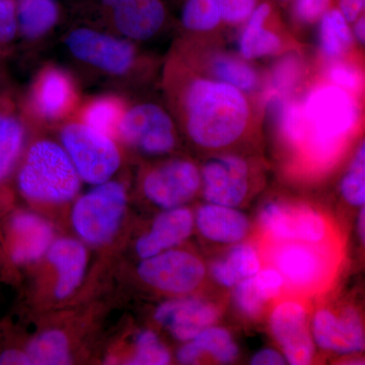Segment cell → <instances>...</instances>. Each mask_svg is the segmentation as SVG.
Masks as SVG:
<instances>
[{
    "instance_id": "cell-1",
    "label": "cell",
    "mask_w": 365,
    "mask_h": 365,
    "mask_svg": "<svg viewBox=\"0 0 365 365\" xmlns=\"http://www.w3.org/2000/svg\"><path fill=\"white\" fill-rule=\"evenodd\" d=\"M185 109L190 137L209 150L235 143L251 118L244 93L217 79H194L185 96Z\"/></svg>"
},
{
    "instance_id": "cell-2",
    "label": "cell",
    "mask_w": 365,
    "mask_h": 365,
    "mask_svg": "<svg viewBox=\"0 0 365 365\" xmlns=\"http://www.w3.org/2000/svg\"><path fill=\"white\" fill-rule=\"evenodd\" d=\"M302 105V145L319 160H328L351 133L359 120L356 102L339 86L322 85L307 93Z\"/></svg>"
},
{
    "instance_id": "cell-3",
    "label": "cell",
    "mask_w": 365,
    "mask_h": 365,
    "mask_svg": "<svg viewBox=\"0 0 365 365\" xmlns=\"http://www.w3.org/2000/svg\"><path fill=\"white\" fill-rule=\"evenodd\" d=\"M18 182L26 199L39 203H66L81 189V178L66 150L46 140L29 150Z\"/></svg>"
},
{
    "instance_id": "cell-4",
    "label": "cell",
    "mask_w": 365,
    "mask_h": 365,
    "mask_svg": "<svg viewBox=\"0 0 365 365\" xmlns=\"http://www.w3.org/2000/svg\"><path fill=\"white\" fill-rule=\"evenodd\" d=\"M126 203V191L119 182L97 185L74 204L71 213L74 230L90 245L107 244L119 230Z\"/></svg>"
},
{
    "instance_id": "cell-5",
    "label": "cell",
    "mask_w": 365,
    "mask_h": 365,
    "mask_svg": "<svg viewBox=\"0 0 365 365\" xmlns=\"http://www.w3.org/2000/svg\"><path fill=\"white\" fill-rule=\"evenodd\" d=\"M62 143L81 180L91 185L109 181L119 168V150L111 137L86 124H71L63 129Z\"/></svg>"
},
{
    "instance_id": "cell-6",
    "label": "cell",
    "mask_w": 365,
    "mask_h": 365,
    "mask_svg": "<svg viewBox=\"0 0 365 365\" xmlns=\"http://www.w3.org/2000/svg\"><path fill=\"white\" fill-rule=\"evenodd\" d=\"M205 267L196 256L181 250H168L143 259L138 274L144 282L163 292L186 294L205 277Z\"/></svg>"
},
{
    "instance_id": "cell-7",
    "label": "cell",
    "mask_w": 365,
    "mask_h": 365,
    "mask_svg": "<svg viewBox=\"0 0 365 365\" xmlns=\"http://www.w3.org/2000/svg\"><path fill=\"white\" fill-rule=\"evenodd\" d=\"M260 223L274 240L319 244L328 237L329 225L318 211L304 205L271 202L262 209Z\"/></svg>"
},
{
    "instance_id": "cell-8",
    "label": "cell",
    "mask_w": 365,
    "mask_h": 365,
    "mask_svg": "<svg viewBox=\"0 0 365 365\" xmlns=\"http://www.w3.org/2000/svg\"><path fill=\"white\" fill-rule=\"evenodd\" d=\"M274 268L295 289H311L321 284L329 270L328 253L318 244L281 242L270 253Z\"/></svg>"
},
{
    "instance_id": "cell-9",
    "label": "cell",
    "mask_w": 365,
    "mask_h": 365,
    "mask_svg": "<svg viewBox=\"0 0 365 365\" xmlns=\"http://www.w3.org/2000/svg\"><path fill=\"white\" fill-rule=\"evenodd\" d=\"M118 132L127 143L151 155L168 153L176 143L169 115L153 104L132 108L122 118Z\"/></svg>"
},
{
    "instance_id": "cell-10",
    "label": "cell",
    "mask_w": 365,
    "mask_h": 365,
    "mask_svg": "<svg viewBox=\"0 0 365 365\" xmlns=\"http://www.w3.org/2000/svg\"><path fill=\"white\" fill-rule=\"evenodd\" d=\"M200 184V174L193 163L174 160L151 170L144 180L143 191L155 205L172 209L191 200Z\"/></svg>"
},
{
    "instance_id": "cell-11",
    "label": "cell",
    "mask_w": 365,
    "mask_h": 365,
    "mask_svg": "<svg viewBox=\"0 0 365 365\" xmlns=\"http://www.w3.org/2000/svg\"><path fill=\"white\" fill-rule=\"evenodd\" d=\"M66 42L74 56L111 73H124L133 63V46L104 34L81 29L72 32Z\"/></svg>"
},
{
    "instance_id": "cell-12",
    "label": "cell",
    "mask_w": 365,
    "mask_h": 365,
    "mask_svg": "<svg viewBox=\"0 0 365 365\" xmlns=\"http://www.w3.org/2000/svg\"><path fill=\"white\" fill-rule=\"evenodd\" d=\"M274 338L292 365L309 364L314 356V341L307 327V311L297 302H285L274 309L270 318Z\"/></svg>"
},
{
    "instance_id": "cell-13",
    "label": "cell",
    "mask_w": 365,
    "mask_h": 365,
    "mask_svg": "<svg viewBox=\"0 0 365 365\" xmlns=\"http://www.w3.org/2000/svg\"><path fill=\"white\" fill-rule=\"evenodd\" d=\"M201 179L208 203L237 207L248 193V165L235 155L209 160L204 165Z\"/></svg>"
},
{
    "instance_id": "cell-14",
    "label": "cell",
    "mask_w": 365,
    "mask_h": 365,
    "mask_svg": "<svg viewBox=\"0 0 365 365\" xmlns=\"http://www.w3.org/2000/svg\"><path fill=\"white\" fill-rule=\"evenodd\" d=\"M314 342L340 354L364 351V331L359 314L352 307L335 314L330 309H319L313 321Z\"/></svg>"
},
{
    "instance_id": "cell-15",
    "label": "cell",
    "mask_w": 365,
    "mask_h": 365,
    "mask_svg": "<svg viewBox=\"0 0 365 365\" xmlns=\"http://www.w3.org/2000/svg\"><path fill=\"white\" fill-rule=\"evenodd\" d=\"M49 222L35 213L20 211L11 218L7 242L11 261L19 265L31 264L47 254L54 242Z\"/></svg>"
},
{
    "instance_id": "cell-16",
    "label": "cell",
    "mask_w": 365,
    "mask_h": 365,
    "mask_svg": "<svg viewBox=\"0 0 365 365\" xmlns=\"http://www.w3.org/2000/svg\"><path fill=\"white\" fill-rule=\"evenodd\" d=\"M217 311L204 300L182 297L163 302L158 307L155 319L180 341H190L215 323Z\"/></svg>"
},
{
    "instance_id": "cell-17",
    "label": "cell",
    "mask_w": 365,
    "mask_h": 365,
    "mask_svg": "<svg viewBox=\"0 0 365 365\" xmlns=\"http://www.w3.org/2000/svg\"><path fill=\"white\" fill-rule=\"evenodd\" d=\"M193 222L189 209H167L155 218L150 232L138 240L137 254L146 259L179 246L191 235Z\"/></svg>"
},
{
    "instance_id": "cell-18",
    "label": "cell",
    "mask_w": 365,
    "mask_h": 365,
    "mask_svg": "<svg viewBox=\"0 0 365 365\" xmlns=\"http://www.w3.org/2000/svg\"><path fill=\"white\" fill-rule=\"evenodd\" d=\"M111 6L120 32L134 40H148L165 21L160 0H105Z\"/></svg>"
},
{
    "instance_id": "cell-19",
    "label": "cell",
    "mask_w": 365,
    "mask_h": 365,
    "mask_svg": "<svg viewBox=\"0 0 365 365\" xmlns=\"http://www.w3.org/2000/svg\"><path fill=\"white\" fill-rule=\"evenodd\" d=\"M46 255L56 270L55 295L60 299L71 297L85 276L88 263L85 246L76 240L59 239L52 242Z\"/></svg>"
},
{
    "instance_id": "cell-20",
    "label": "cell",
    "mask_w": 365,
    "mask_h": 365,
    "mask_svg": "<svg viewBox=\"0 0 365 365\" xmlns=\"http://www.w3.org/2000/svg\"><path fill=\"white\" fill-rule=\"evenodd\" d=\"M197 227L203 237L222 244H235L248 234L249 220L241 211L230 206L208 203L198 210Z\"/></svg>"
},
{
    "instance_id": "cell-21",
    "label": "cell",
    "mask_w": 365,
    "mask_h": 365,
    "mask_svg": "<svg viewBox=\"0 0 365 365\" xmlns=\"http://www.w3.org/2000/svg\"><path fill=\"white\" fill-rule=\"evenodd\" d=\"M270 13L269 4H260L246 21L239 40L240 53L245 59H258L280 52L282 40L277 34L265 28Z\"/></svg>"
},
{
    "instance_id": "cell-22",
    "label": "cell",
    "mask_w": 365,
    "mask_h": 365,
    "mask_svg": "<svg viewBox=\"0 0 365 365\" xmlns=\"http://www.w3.org/2000/svg\"><path fill=\"white\" fill-rule=\"evenodd\" d=\"M283 284L282 276L275 268L260 269L235 285V304L247 316H257L269 300L279 294Z\"/></svg>"
},
{
    "instance_id": "cell-23",
    "label": "cell",
    "mask_w": 365,
    "mask_h": 365,
    "mask_svg": "<svg viewBox=\"0 0 365 365\" xmlns=\"http://www.w3.org/2000/svg\"><path fill=\"white\" fill-rule=\"evenodd\" d=\"M260 269V259L253 247L240 245L225 259L215 262L211 266V273L223 287H232L242 280L252 277Z\"/></svg>"
},
{
    "instance_id": "cell-24",
    "label": "cell",
    "mask_w": 365,
    "mask_h": 365,
    "mask_svg": "<svg viewBox=\"0 0 365 365\" xmlns=\"http://www.w3.org/2000/svg\"><path fill=\"white\" fill-rule=\"evenodd\" d=\"M72 98V86L66 74L50 69L41 78L36 88V107L43 116L58 117L66 112Z\"/></svg>"
},
{
    "instance_id": "cell-25",
    "label": "cell",
    "mask_w": 365,
    "mask_h": 365,
    "mask_svg": "<svg viewBox=\"0 0 365 365\" xmlns=\"http://www.w3.org/2000/svg\"><path fill=\"white\" fill-rule=\"evenodd\" d=\"M319 45L322 51L331 58L342 56L353 44L349 23L339 9H330L319 19Z\"/></svg>"
},
{
    "instance_id": "cell-26",
    "label": "cell",
    "mask_w": 365,
    "mask_h": 365,
    "mask_svg": "<svg viewBox=\"0 0 365 365\" xmlns=\"http://www.w3.org/2000/svg\"><path fill=\"white\" fill-rule=\"evenodd\" d=\"M26 352L31 364L63 365L71 361L68 339L60 330L40 334L31 341Z\"/></svg>"
},
{
    "instance_id": "cell-27",
    "label": "cell",
    "mask_w": 365,
    "mask_h": 365,
    "mask_svg": "<svg viewBox=\"0 0 365 365\" xmlns=\"http://www.w3.org/2000/svg\"><path fill=\"white\" fill-rule=\"evenodd\" d=\"M23 126L16 118L0 111V182L6 181L23 148Z\"/></svg>"
},
{
    "instance_id": "cell-28",
    "label": "cell",
    "mask_w": 365,
    "mask_h": 365,
    "mask_svg": "<svg viewBox=\"0 0 365 365\" xmlns=\"http://www.w3.org/2000/svg\"><path fill=\"white\" fill-rule=\"evenodd\" d=\"M58 16L53 0H21L19 23L29 38L39 37L52 28Z\"/></svg>"
},
{
    "instance_id": "cell-29",
    "label": "cell",
    "mask_w": 365,
    "mask_h": 365,
    "mask_svg": "<svg viewBox=\"0 0 365 365\" xmlns=\"http://www.w3.org/2000/svg\"><path fill=\"white\" fill-rule=\"evenodd\" d=\"M211 71L215 79L234 86L242 93L253 91L258 86V74L242 59L227 55L216 57L211 64Z\"/></svg>"
},
{
    "instance_id": "cell-30",
    "label": "cell",
    "mask_w": 365,
    "mask_h": 365,
    "mask_svg": "<svg viewBox=\"0 0 365 365\" xmlns=\"http://www.w3.org/2000/svg\"><path fill=\"white\" fill-rule=\"evenodd\" d=\"M200 352H207L222 364L232 362L239 355V347L225 329L208 327L192 339Z\"/></svg>"
},
{
    "instance_id": "cell-31",
    "label": "cell",
    "mask_w": 365,
    "mask_h": 365,
    "mask_svg": "<svg viewBox=\"0 0 365 365\" xmlns=\"http://www.w3.org/2000/svg\"><path fill=\"white\" fill-rule=\"evenodd\" d=\"M122 107L115 98H100L86 110V125L105 135L111 137L119 128L122 118Z\"/></svg>"
},
{
    "instance_id": "cell-32",
    "label": "cell",
    "mask_w": 365,
    "mask_h": 365,
    "mask_svg": "<svg viewBox=\"0 0 365 365\" xmlns=\"http://www.w3.org/2000/svg\"><path fill=\"white\" fill-rule=\"evenodd\" d=\"M182 20L187 29L195 32H208L222 21L215 0H188Z\"/></svg>"
},
{
    "instance_id": "cell-33",
    "label": "cell",
    "mask_w": 365,
    "mask_h": 365,
    "mask_svg": "<svg viewBox=\"0 0 365 365\" xmlns=\"http://www.w3.org/2000/svg\"><path fill=\"white\" fill-rule=\"evenodd\" d=\"M341 193L350 205L362 207L365 203V146L361 143L342 182Z\"/></svg>"
},
{
    "instance_id": "cell-34",
    "label": "cell",
    "mask_w": 365,
    "mask_h": 365,
    "mask_svg": "<svg viewBox=\"0 0 365 365\" xmlns=\"http://www.w3.org/2000/svg\"><path fill=\"white\" fill-rule=\"evenodd\" d=\"M170 354L157 334L153 331H143L136 339L135 353L129 360L132 365L169 364Z\"/></svg>"
},
{
    "instance_id": "cell-35",
    "label": "cell",
    "mask_w": 365,
    "mask_h": 365,
    "mask_svg": "<svg viewBox=\"0 0 365 365\" xmlns=\"http://www.w3.org/2000/svg\"><path fill=\"white\" fill-rule=\"evenodd\" d=\"M222 21L232 25L244 23L257 7V0H215Z\"/></svg>"
},
{
    "instance_id": "cell-36",
    "label": "cell",
    "mask_w": 365,
    "mask_h": 365,
    "mask_svg": "<svg viewBox=\"0 0 365 365\" xmlns=\"http://www.w3.org/2000/svg\"><path fill=\"white\" fill-rule=\"evenodd\" d=\"M328 76L332 85L339 86L349 93L359 90L361 86V76L359 72L346 64H335L331 67Z\"/></svg>"
},
{
    "instance_id": "cell-37",
    "label": "cell",
    "mask_w": 365,
    "mask_h": 365,
    "mask_svg": "<svg viewBox=\"0 0 365 365\" xmlns=\"http://www.w3.org/2000/svg\"><path fill=\"white\" fill-rule=\"evenodd\" d=\"M18 29L13 0H0V44L11 42Z\"/></svg>"
},
{
    "instance_id": "cell-38",
    "label": "cell",
    "mask_w": 365,
    "mask_h": 365,
    "mask_svg": "<svg viewBox=\"0 0 365 365\" xmlns=\"http://www.w3.org/2000/svg\"><path fill=\"white\" fill-rule=\"evenodd\" d=\"M330 0H297L294 11L302 23L313 24L328 11Z\"/></svg>"
},
{
    "instance_id": "cell-39",
    "label": "cell",
    "mask_w": 365,
    "mask_h": 365,
    "mask_svg": "<svg viewBox=\"0 0 365 365\" xmlns=\"http://www.w3.org/2000/svg\"><path fill=\"white\" fill-rule=\"evenodd\" d=\"M341 14L348 23H354L364 11L365 0H340Z\"/></svg>"
},
{
    "instance_id": "cell-40",
    "label": "cell",
    "mask_w": 365,
    "mask_h": 365,
    "mask_svg": "<svg viewBox=\"0 0 365 365\" xmlns=\"http://www.w3.org/2000/svg\"><path fill=\"white\" fill-rule=\"evenodd\" d=\"M284 355L274 349H264L254 355L251 364L282 365L287 364Z\"/></svg>"
},
{
    "instance_id": "cell-41",
    "label": "cell",
    "mask_w": 365,
    "mask_h": 365,
    "mask_svg": "<svg viewBox=\"0 0 365 365\" xmlns=\"http://www.w3.org/2000/svg\"><path fill=\"white\" fill-rule=\"evenodd\" d=\"M187 344L181 347L178 352L177 357L180 364H193L198 361L202 353L198 349L193 341H187Z\"/></svg>"
},
{
    "instance_id": "cell-42",
    "label": "cell",
    "mask_w": 365,
    "mask_h": 365,
    "mask_svg": "<svg viewBox=\"0 0 365 365\" xmlns=\"http://www.w3.org/2000/svg\"><path fill=\"white\" fill-rule=\"evenodd\" d=\"M0 364H31L26 351L19 349H9L0 353Z\"/></svg>"
},
{
    "instance_id": "cell-43",
    "label": "cell",
    "mask_w": 365,
    "mask_h": 365,
    "mask_svg": "<svg viewBox=\"0 0 365 365\" xmlns=\"http://www.w3.org/2000/svg\"><path fill=\"white\" fill-rule=\"evenodd\" d=\"M354 35L359 43L364 44L365 42V19L364 16H360L354 21Z\"/></svg>"
},
{
    "instance_id": "cell-44",
    "label": "cell",
    "mask_w": 365,
    "mask_h": 365,
    "mask_svg": "<svg viewBox=\"0 0 365 365\" xmlns=\"http://www.w3.org/2000/svg\"><path fill=\"white\" fill-rule=\"evenodd\" d=\"M365 213H364V206H362L361 211H360L359 220V232L360 235V239H361L362 242H364L365 239Z\"/></svg>"
}]
</instances>
